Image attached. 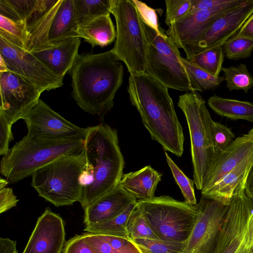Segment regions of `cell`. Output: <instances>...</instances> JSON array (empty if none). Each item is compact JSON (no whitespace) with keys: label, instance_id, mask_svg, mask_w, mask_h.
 <instances>
[{"label":"cell","instance_id":"cell-7","mask_svg":"<svg viewBox=\"0 0 253 253\" xmlns=\"http://www.w3.org/2000/svg\"><path fill=\"white\" fill-rule=\"evenodd\" d=\"M148 42L145 73L168 88L203 91L186 69L178 47L164 31L158 35L143 22Z\"/></svg>","mask_w":253,"mask_h":253},{"label":"cell","instance_id":"cell-39","mask_svg":"<svg viewBox=\"0 0 253 253\" xmlns=\"http://www.w3.org/2000/svg\"><path fill=\"white\" fill-rule=\"evenodd\" d=\"M82 235L84 241L93 249L95 253H118L100 235L86 232Z\"/></svg>","mask_w":253,"mask_h":253},{"label":"cell","instance_id":"cell-36","mask_svg":"<svg viewBox=\"0 0 253 253\" xmlns=\"http://www.w3.org/2000/svg\"><path fill=\"white\" fill-rule=\"evenodd\" d=\"M165 1V23L168 26L188 13L191 8V0H166Z\"/></svg>","mask_w":253,"mask_h":253},{"label":"cell","instance_id":"cell-11","mask_svg":"<svg viewBox=\"0 0 253 253\" xmlns=\"http://www.w3.org/2000/svg\"><path fill=\"white\" fill-rule=\"evenodd\" d=\"M245 1L230 0L228 3L213 9L188 12L172 23L166 34L178 48L184 50L189 60L197 53L200 40L212 24L222 14Z\"/></svg>","mask_w":253,"mask_h":253},{"label":"cell","instance_id":"cell-33","mask_svg":"<svg viewBox=\"0 0 253 253\" xmlns=\"http://www.w3.org/2000/svg\"><path fill=\"white\" fill-rule=\"evenodd\" d=\"M225 56L231 60L249 57L253 51V39L233 36L222 45Z\"/></svg>","mask_w":253,"mask_h":253},{"label":"cell","instance_id":"cell-43","mask_svg":"<svg viewBox=\"0 0 253 253\" xmlns=\"http://www.w3.org/2000/svg\"><path fill=\"white\" fill-rule=\"evenodd\" d=\"M230 1V0H191V8L189 12L213 9L227 3Z\"/></svg>","mask_w":253,"mask_h":253},{"label":"cell","instance_id":"cell-40","mask_svg":"<svg viewBox=\"0 0 253 253\" xmlns=\"http://www.w3.org/2000/svg\"><path fill=\"white\" fill-rule=\"evenodd\" d=\"M12 125L5 117L0 115V155H5L9 150L10 142L13 139Z\"/></svg>","mask_w":253,"mask_h":253},{"label":"cell","instance_id":"cell-50","mask_svg":"<svg viewBox=\"0 0 253 253\" xmlns=\"http://www.w3.org/2000/svg\"><path fill=\"white\" fill-rule=\"evenodd\" d=\"M252 251H253V250H252Z\"/></svg>","mask_w":253,"mask_h":253},{"label":"cell","instance_id":"cell-35","mask_svg":"<svg viewBox=\"0 0 253 253\" xmlns=\"http://www.w3.org/2000/svg\"><path fill=\"white\" fill-rule=\"evenodd\" d=\"M167 162L173 176L180 188L185 201L192 206L197 204L195 197L194 181L189 178L178 167L167 152H165Z\"/></svg>","mask_w":253,"mask_h":253},{"label":"cell","instance_id":"cell-45","mask_svg":"<svg viewBox=\"0 0 253 253\" xmlns=\"http://www.w3.org/2000/svg\"><path fill=\"white\" fill-rule=\"evenodd\" d=\"M0 253H18L16 241L8 238H0Z\"/></svg>","mask_w":253,"mask_h":253},{"label":"cell","instance_id":"cell-47","mask_svg":"<svg viewBox=\"0 0 253 253\" xmlns=\"http://www.w3.org/2000/svg\"><path fill=\"white\" fill-rule=\"evenodd\" d=\"M249 231L252 243L253 246V199L252 202V207L251 209V217L249 224Z\"/></svg>","mask_w":253,"mask_h":253},{"label":"cell","instance_id":"cell-29","mask_svg":"<svg viewBox=\"0 0 253 253\" xmlns=\"http://www.w3.org/2000/svg\"><path fill=\"white\" fill-rule=\"evenodd\" d=\"M79 25L110 14V0H74Z\"/></svg>","mask_w":253,"mask_h":253},{"label":"cell","instance_id":"cell-44","mask_svg":"<svg viewBox=\"0 0 253 253\" xmlns=\"http://www.w3.org/2000/svg\"><path fill=\"white\" fill-rule=\"evenodd\" d=\"M234 37L248 38L253 39V13L247 20Z\"/></svg>","mask_w":253,"mask_h":253},{"label":"cell","instance_id":"cell-8","mask_svg":"<svg viewBox=\"0 0 253 253\" xmlns=\"http://www.w3.org/2000/svg\"><path fill=\"white\" fill-rule=\"evenodd\" d=\"M136 206L144 214L154 233L163 241H186L198 216L196 205L169 196L137 200Z\"/></svg>","mask_w":253,"mask_h":253},{"label":"cell","instance_id":"cell-18","mask_svg":"<svg viewBox=\"0 0 253 253\" xmlns=\"http://www.w3.org/2000/svg\"><path fill=\"white\" fill-rule=\"evenodd\" d=\"M252 155L253 141L245 134L234 139L225 150L212 160L206 175L201 193L211 188L224 175Z\"/></svg>","mask_w":253,"mask_h":253},{"label":"cell","instance_id":"cell-9","mask_svg":"<svg viewBox=\"0 0 253 253\" xmlns=\"http://www.w3.org/2000/svg\"><path fill=\"white\" fill-rule=\"evenodd\" d=\"M177 105L184 113L187 123L193 180L196 188L201 191L214 156L204 115L205 101L197 91L188 92L179 96Z\"/></svg>","mask_w":253,"mask_h":253},{"label":"cell","instance_id":"cell-38","mask_svg":"<svg viewBox=\"0 0 253 253\" xmlns=\"http://www.w3.org/2000/svg\"><path fill=\"white\" fill-rule=\"evenodd\" d=\"M100 235L118 253H141L138 248L128 239L114 236Z\"/></svg>","mask_w":253,"mask_h":253},{"label":"cell","instance_id":"cell-32","mask_svg":"<svg viewBox=\"0 0 253 253\" xmlns=\"http://www.w3.org/2000/svg\"><path fill=\"white\" fill-rule=\"evenodd\" d=\"M141 253H183L185 241L175 242L159 239H137L130 240Z\"/></svg>","mask_w":253,"mask_h":253},{"label":"cell","instance_id":"cell-5","mask_svg":"<svg viewBox=\"0 0 253 253\" xmlns=\"http://www.w3.org/2000/svg\"><path fill=\"white\" fill-rule=\"evenodd\" d=\"M85 165L84 150L78 154L62 156L37 170L31 185L39 195L56 207L79 202L80 177Z\"/></svg>","mask_w":253,"mask_h":253},{"label":"cell","instance_id":"cell-19","mask_svg":"<svg viewBox=\"0 0 253 253\" xmlns=\"http://www.w3.org/2000/svg\"><path fill=\"white\" fill-rule=\"evenodd\" d=\"M136 201L119 184L114 190L100 197L84 210L85 226L112 219Z\"/></svg>","mask_w":253,"mask_h":253},{"label":"cell","instance_id":"cell-20","mask_svg":"<svg viewBox=\"0 0 253 253\" xmlns=\"http://www.w3.org/2000/svg\"><path fill=\"white\" fill-rule=\"evenodd\" d=\"M80 44V38H73L52 48L32 53L54 73L64 78L72 70L79 55Z\"/></svg>","mask_w":253,"mask_h":253},{"label":"cell","instance_id":"cell-41","mask_svg":"<svg viewBox=\"0 0 253 253\" xmlns=\"http://www.w3.org/2000/svg\"><path fill=\"white\" fill-rule=\"evenodd\" d=\"M62 253H95L83 238L77 234L66 242Z\"/></svg>","mask_w":253,"mask_h":253},{"label":"cell","instance_id":"cell-30","mask_svg":"<svg viewBox=\"0 0 253 253\" xmlns=\"http://www.w3.org/2000/svg\"><path fill=\"white\" fill-rule=\"evenodd\" d=\"M226 87L229 91L243 90L245 93L253 86V78L245 64H240L237 66L222 67Z\"/></svg>","mask_w":253,"mask_h":253},{"label":"cell","instance_id":"cell-34","mask_svg":"<svg viewBox=\"0 0 253 253\" xmlns=\"http://www.w3.org/2000/svg\"><path fill=\"white\" fill-rule=\"evenodd\" d=\"M186 69L198 85L204 91L214 89L224 81V76L216 77L201 69L182 57Z\"/></svg>","mask_w":253,"mask_h":253},{"label":"cell","instance_id":"cell-3","mask_svg":"<svg viewBox=\"0 0 253 253\" xmlns=\"http://www.w3.org/2000/svg\"><path fill=\"white\" fill-rule=\"evenodd\" d=\"M87 128L83 148L85 165L80 177L79 202L84 210L118 186L125 165L116 129L102 123Z\"/></svg>","mask_w":253,"mask_h":253},{"label":"cell","instance_id":"cell-37","mask_svg":"<svg viewBox=\"0 0 253 253\" xmlns=\"http://www.w3.org/2000/svg\"><path fill=\"white\" fill-rule=\"evenodd\" d=\"M131 0L136 7L142 21L155 31L158 35H161L164 30L158 23L157 9L150 7L141 1Z\"/></svg>","mask_w":253,"mask_h":253},{"label":"cell","instance_id":"cell-4","mask_svg":"<svg viewBox=\"0 0 253 253\" xmlns=\"http://www.w3.org/2000/svg\"><path fill=\"white\" fill-rule=\"evenodd\" d=\"M84 143L82 138L49 139L27 133L2 157L0 174L17 182L62 156L82 152Z\"/></svg>","mask_w":253,"mask_h":253},{"label":"cell","instance_id":"cell-6","mask_svg":"<svg viewBox=\"0 0 253 253\" xmlns=\"http://www.w3.org/2000/svg\"><path fill=\"white\" fill-rule=\"evenodd\" d=\"M116 24V38L111 50L126 65L130 75L144 73L148 42L143 21L131 0H110Z\"/></svg>","mask_w":253,"mask_h":253},{"label":"cell","instance_id":"cell-25","mask_svg":"<svg viewBox=\"0 0 253 253\" xmlns=\"http://www.w3.org/2000/svg\"><path fill=\"white\" fill-rule=\"evenodd\" d=\"M208 104L219 116L232 120H244L253 123V103L214 95L209 98Z\"/></svg>","mask_w":253,"mask_h":253},{"label":"cell","instance_id":"cell-21","mask_svg":"<svg viewBox=\"0 0 253 253\" xmlns=\"http://www.w3.org/2000/svg\"><path fill=\"white\" fill-rule=\"evenodd\" d=\"M162 173L151 166H146L134 172L123 174L120 185L137 200H144L154 197Z\"/></svg>","mask_w":253,"mask_h":253},{"label":"cell","instance_id":"cell-22","mask_svg":"<svg viewBox=\"0 0 253 253\" xmlns=\"http://www.w3.org/2000/svg\"><path fill=\"white\" fill-rule=\"evenodd\" d=\"M253 167V155L245 160L208 190L201 193L208 198L229 206L237 187L247 180Z\"/></svg>","mask_w":253,"mask_h":253},{"label":"cell","instance_id":"cell-16","mask_svg":"<svg viewBox=\"0 0 253 253\" xmlns=\"http://www.w3.org/2000/svg\"><path fill=\"white\" fill-rule=\"evenodd\" d=\"M65 235L63 218L47 208L38 218L22 253H61Z\"/></svg>","mask_w":253,"mask_h":253},{"label":"cell","instance_id":"cell-42","mask_svg":"<svg viewBox=\"0 0 253 253\" xmlns=\"http://www.w3.org/2000/svg\"><path fill=\"white\" fill-rule=\"evenodd\" d=\"M19 200L14 195L11 188H4L0 190V213L6 212L16 206Z\"/></svg>","mask_w":253,"mask_h":253},{"label":"cell","instance_id":"cell-31","mask_svg":"<svg viewBox=\"0 0 253 253\" xmlns=\"http://www.w3.org/2000/svg\"><path fill=\"white\" fill-rule=\"evenodd\" d=\"M128 239H159L150 226L145 216L136 206L130 215L126 224Z\"/></svg>","mask_w":253,"mask_h":253},{"label":"cell","instance_id":"cell-12","mask_svg":"<svg viewBox=\"0 0 253 253\" xmlns=\"http://www.w3.org/2000/svg\"><path fill=\"white\" fill-rule=\"evenodd\" d=\"M0 57L7 70L18 74L44 91L62 86L63 78L28 52L0 36Z\"/></svg>","mask_w":253,"mask_h":253},{"label":"cell","instance_id":"cell-49","mask_svg":"<svg viewBox=\"0 0 253 253\" xmlns=\"http://www.w3.org/2000/svg\"><path fill=\"white\" fill-rule=\"evenodd\" d=\"M245 135L249 139L253 141V127L248 132V133L247 134H245Z\"/></svg>","mask_w":253,"mask_h":253},{"label":"cell","instance_id":"cell-28","mask_svg":"<svg viewBox=\"0 0 253 253\" xmlns=\"http://www.w3.org/2000/svg\"><path fill=\"white\" fill-rule=\"evenodd\" d=\"M224 57L222 46H217L195 54L188 61L212 75L218 77Z\"/></svg>","mask_w":253,"mask_h":253},{"label":"cell","instance_id":"cell-2","mask_svg":"<svg viewBox=\"0 0 253 253\" xmlns=\"http://www.w3.org/2000/svg\"><path fill=\"white\" fill-rule=\"evenodd\" d=\"M72 96L86 113L104 116L114 106L123 81L124 66L111 50L79 55L71 70Z\"/></svg>","mask_w":253,"mask_h":253},{"label":"cell","instance_id":"cell-24","mask_svg":"<svg viewBox=\"0 0 253 253\" xmlns=\"http://www.w3.org/2000/svg\"><path fill=\"white\" fill-rule=\"evenodd\" d=\"M78 34L92 47H103L116 40L117 33L110 14H108L79 25Z\"/></svg>","mask_w":253,"mask_h":253},{"label":"cell","instance_id":"cell-17","mask_svg":"<svg viewBox=\"0 0 253 253\" xmlns=\"http://www.w3.org/2000/svg\"><path fill=\"white\" fill-rule=\"evenodd\" d=\"M253 13V0H246L218 18L200 40L197 53L217 46H222L239 31Z\"/></svg>","mask_w":253,"mask_h":253},{"label":"cell","instance_id":"cell-23","mask_svg":"<svg viewBox=\"0 0 253 253\" xmlns=\"http://www.w3.org/2000/svg\"><path fill=\"white\" fill-rule=\"evenodd\" d=\"M78 28L74 0H62L49 30V42L56 46L65 40L79 37Z\"/></svg>","mask_w":253,"mask_h":253},{"label":"cell","instance_id":"cell-15","mask_svg":"<svg viewBox=\"0 0 253 253\" xmlns=\"http://www.w3.org/2000/svg\"><path fill=\"white\" fill-rule=\"evenodd\" d=\"M23 120L28 133L46 139L84 138L88 129L69 122L41 99Z\"/></svg>","mask_w":253,"mask_h":253},{"label":"cell","instance_id":"cell-10","mask_svg":"<svg viewBox=\"0 0 253 253\" xmlns=\"http://www.w3.org/2000/svg\"><path fill=\"white\" fill-rule=\"evenodd\" d=\"M246 180L234 191L213 253H252L249 224L253 199L245 194Z\"/></svg>","mask_w":253,"mask_h":253},{"label":"cell","instance_id":"cell-26","mask_svg":"<svg viewBox=\"0 0 253 253\" xmlns=\"http://www.w3.org/2000/svg\"><path fill=\"white\" fill-rule=\"evenodd\" d=\"M136 201L130 204L121 213L107 221L85 226L84 231L97 235H109L128 239L126 224L132 212L136 206Z\"/></svg>","mask_w":253,"mask_h":253},{"label":"cell","instance_id":"cell-46","mask_svg":"<svg viewBox=\"0 0 253 253\" xmlns=\"http://www.w3.org/2000/svg\"><path fill=\"white\" fill-rule=\"evenodd\" d=\"M245 191L248 197L253 199V167L247 179Z\"/></svg>","mask_w":253,"mask_h":253},{"label":"cell","instance_id":"cell-1","mask_svg":"<svg viewBox=\"0 0 253 253\" xmlns=\"http://www.w3.org/2000/svg\"><path fill=\"white\" fill-rule=\"evenodd\" d=\"M168 88L147 73L129 75L127 92L151 138L181 157L184 136Z\"/></svg>","mask_w":253,"mask_h":253},{"label":"cell","instance_id":"cell-13","mask_svg":"<svg viewBox=\"0 0 253 253\" xmlns=\"http://www.w3.org/2000/svg\"><path fill=\"white\" fill-rule=\"evenodd\" d=\"M197 218L183 253H213L228 206L202 195Z\"/></svg>","mask_w":253,"mask_h":253},{"label":"cell","instance_id":"cell-14","mask_svg":"<svg viewBox=\"0 0 253 253\" xmlns=\"http://www.w3.org/2000/svg\"><path fill=\"white\" fill-rule=\"evenodd\" d=\"M42 92L18 74L0 72V115L12 124L23 119L38 103Z\"/></svg>","mask_w":253,"mask_h":253},{"label":"cell","instance_id":"cell-27","mask_svg":"<svg viewBox=\"0 0 253 253\" xmlns=\"http://www.w3.org/2000/svg\"><path fill=\"white\" fill-rule=\"evenodd\" d=\"M204 115L211 141L213 146L214 159L230 145L234 140L235 135L231 129L225 126L213 121L206 106L204 109Z\"/></svg>","mask_w":253,"mask_h":253},{"label":"cell","instance_id":"cell-48","mask_svg":"<svg viewBox=\"0 0 253 253\" xmlns=\"http://www.w3.org/2000/svg\"><path fill=\"white\" fill-rule=\"evenodd\" d=\"M9 182L6 179L0 177V190L6 188Z\"/></svg>","mask_w":253,"mask_h":253}]
</instances>
